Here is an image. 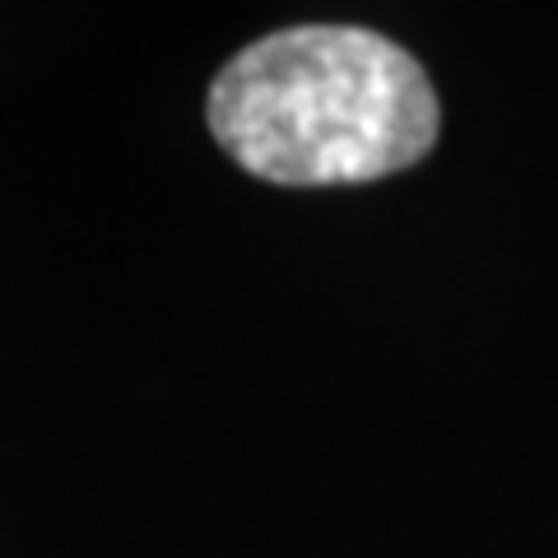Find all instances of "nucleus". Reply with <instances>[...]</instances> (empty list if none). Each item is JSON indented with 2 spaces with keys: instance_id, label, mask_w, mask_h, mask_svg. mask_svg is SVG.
<instances>
[{
  "instance_id": "nucleus-1",
  "label": "nucleus",
  "mask_w": 558,
  "mask_h": 558,
  "mask_svg": "<svg viewBox=\"0 0 558 558\" xmlns=\"http://www.w3.org/2000/svg\"><path fill=\"white\" fill-rule=\"evenodd\" d=\"M219 149L279 186H349L438 145V94L405 47L359 24H303L242 47L209 84Z\"/></svg>"
}]
</instances>
